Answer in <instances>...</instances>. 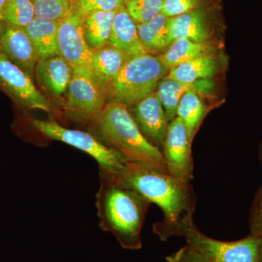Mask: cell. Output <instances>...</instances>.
Wrapping results in <instances>:
<instances>
[{
  "label": "cell",
  "instance_id": "29",
  "mask_svg": "<svg viewBox=\"0 0 262 262\" xmlns=\"http://www.w3.org/2000/svg\"><path fill=\"white\" fill-rule=\"evenodd\" d=\"M196 5L198 0H163L161 13L173 18L192 11Z\"/></svg>",
  "mask_w": 262,
  "mask_h": 262
},
{
  "label": "cell",
  "instance_id": "30",
  "mask_svg": "<svg viewBox=\"0 0 262 262\" xmlns=\"http://www.w3.org/2000/svg\"><path fill=\"white\" fill-rule=\"evenodd\" d=\"M167 262H212L188 245L166 258Z\"/></svg>",
  "mask_w": 262,
  "mask_h": 262
},
{
  "label": "cell",
  "instance_id": "31",
  "mask_svg": "<svg viewBox=\"0 0 262 262\" xmlns=\"http://www.w3.org/2000/svg\"><path fill=\"white\" fill-rule=\"evenodd\" d=\"M6 2L7 0H0V15H1L2 11H3V8H4Z\"/></svg>",
  "mask_w": 262,
  "mask_h": 262
},
{
  "label": "cell",
  "instance_id": "3",
  "mask_svg": "<svg viewBox=\"0 0 262 262\" xmlns=\"http://www.w3.org/2000/svg\"><path fill=\"white\" fill-rule=\"evenodd\" d=\"M89 117L95 136L127 162L168 173L163 153L141 134L127 105L111 101Z\"/></svg>",
  "mask_w": 262,
  "mask_h": 262
},
{
  "label": "cell",
  "instance_id": "24",
  "mask_svg": "<svg viewBox=\"0 0 262 262\" xmlns=\"http://www.w3.org/2000/svg\"><path fill=\"white\" fill-rule=\"evenodd\" d=\"M35 17L32 0H7L0 15V21L24 29Z\"/></svg>",
  "mask_w": 262,
  "mask_h": 262
},
{
  "label": "cell",
  "instance_id": "27",
  "mask_svg": "<svg viewBox=\"0 0 262 262\" xmlns=\"http://www.w3.org/2000/svg\"><path fill=\"white\" fill-rule=\"evenodd\" d=\"M124 5V0H78L75 10L84 18L94 12H116Z\"/></svg>",
  "mask_w": 262,
  "mask_h": 262
},
{
  "label": "cell",
  "instance_id": "1",
  "mask_svg": "<svg viewBox=\"0 0 262 262\" xmlns=\"http://www.w3.org/2000/svg\"><path fill=\"white\" fill-rule=\"evenodd\" d=\"M116 173L125 184L161 208L163 220L153 227L160 239L165 241L179 236L182 222L193 216L195 208L191 184L179 182L163 170L128 162Z\"/></svg>",
  "mask_w": 262,
  "mask_h": 262
},
{
  "label": "cell",
  "instance_id": "25",
  "mask_svg": "<svg viewBox=\"0 0 262 262\" xmlns=\"http://www.w3.org/2000/svg\"><path fill=\"white\" fill-rule=\"evenodd\" d=\"M163 0H124L127 13L136 24L146 23L161 13Z\"/></svg>",
  "mask_w": 262,
  "mask_h": 262
},
{
  "label": "cell",
  "instance_id": "2",
  "mask_svg": "<svg viewBox=\"0 0 262 262\" xmlns=\"http://www.w3.org/2000/svg\"><path fill=\"white\" fill-rule=\"evenodd\" d=\"M96 194L99 226L125 249H141V232L150 201L122 182L116 173L99 168Z\"/></svg>",
  "mask_w": 262,
  "mask_h": 262
},
{
  "label": "cell",
  "instance_id": "13",
  "mask_svg": "<svg viewBox=\"0 0 262 262\" xmlns=\"http://www.w3.org/2000/svg\"><path fill=\"white\" fill-rule=\"evenodd\" d=\"M73 70L60 55L39 59L34 70L38 82L55 97H61L68 89Z\"/></svg>",
  "mask_w": 262,
  "mask_h": 262
},
{
  "label": "cell",
  "instance_id": "11",
  "mask_svg": "<svg viewBox=\"0 0 262 262\" xmlns=\"http://www.w3.org/2000/svg\"><path fill=\"white\" fill-rule=\"evenodd\" d=\"M131 115L141 134L162 151L170 122L156 93L136 103Z\"/></svg>",
  "mask_w": 262,
  "mask_h": 262
},
{
  "label": "cell",
  "instance_id": "26",
  "mask_svg": "<svg viewBox=\"0 0 262 262\" xmlns=\"http://www.w3.org/2000/svg\"><path fill=\"white\" fill-rule=\"evenodd\" d=\"M37 18L61 21L72 10L70 0H32Z\"/></svg>",
  "mask_w": 262,
  "mask_h": 262
},
{
  "label": "cell",
  "instance_id": "12",
  "mask_svg": "<svg viewBox=\"0 0 262 262\" xmlns=\"http://www.w3.org/2000/svg\"><path fill=\"white\" fill-rule=\"evenodd\" d=\"M0 52L34 78L39 58L24 29L5 24L0 30Z\"/></svg>",
  "mask_w": 262,
  "mask_h": 262
},
{
  "label": "cell",
  "instance_id": "33",
  "mask_svg": "<svg viewBox=\"0 0 262 262\" xmlns=\"http://www.w3.org/2000/svg\"><path fill=\"white\" fill-rule=\"evenodd\" d=\"M258 158H259L260 162H261V164L262 165V143L261 145H260L259 147V154H258Z\"/></svg>",
  "mask_w": 262,
  "mask_h": 262
},
{
  "label": "cell",
  "instance_id": "28",
  "mask_svg": "<svg viewBox=\"0 0 262 262\" xmlns=\"http://www.w3.org/2000/svg\"><path fill=\"white\" fill-rule=\"evenodd\" d=\"M249 225L251 235L262 241V185L253 200L250 211Z\"/></svg>",
  "mask_w": 262,
  "mask_h": 262
},
{
  "label": "cell",
  "instance_id": "21",
  "mask_svg": "<svg viewBox=\"0 0 262 262\" xmlns=\"http://www.w3.org/2000/svg\"><path fill=\"white\" fill-rule=\"evenodd\" d=\"M206 42H195L187 39L173 41L168 49L160 55L162 61L169 69L207 55Z\"/></svg>",
  "mask_w": 262,
  "mask_h": 262
},
{
  "label": "cell",
  "instance_id": "19",
  "mask_svg": "<svg viewBox=\"0 0 262 262\" xmlns=\"http://www.w3.org/2000/svg\"><path fill=\"white\" fill-rule=\"evenodd\" d=\"M116 12H94L83 18L84 38L93 51L108 45Z\"/></svg>",
  "mask_w": 262,
  "mask_h": 262
},
{
  "label": "cell",
  "instance_id": "23",
  "mask_svg": "<svg viewBox=\"0 0 262 262\" xmlns=\"http://www.w3.org/2000/svg\"><path fill=\"white\" fill-rule=\"evenodd\" d=\"M156 94L163 105L169 122L177 117V108L183 95L189 90L195 92V84H184L172 80L168 77H164L158 84Z\"/></svg>",
  "mask_w": 262,
  "mask_h": 262
},
{
  "label": "cell",
  "instance_id": "18",
  "mask_svg": "<svg viewBox=\"0 0 262 262\" xmlns=\"http://www.w3.org/2000/svg\"><path fill=\"white\" fill-rule=\"evenodd\" d=\"M169 31L172 42L187 39L195 42H206L210 36L204 15L199 11H191L169 18Z\"/></svg>",
  "mask_w": 262,
  "mask_h": 262
},
{
  "label": "cell",
  "instance_id": "4",
  "mask_svg": "<svg viewBox=\"0 0 262 262\" xmlns=\"http://www.w3.org/2000/svg\"><path fill=\"white\" fill-rule=\"evenodd\" d=\"M168 71L160 56L145 53L129 58L110 90L112 101L135 105L154 92Z\"/></svg>",
  "mask_w": 262,
  "mask_h": 262
},
{
  "label": "cell",
  "instance_id": "15",
  "mask_svg": "<svg viewBox=\"0 0 262 262\" xmlns=\"http://www.w3.org/2000/svg\"><path fill=\"white\" fill-rule=\"evenodd\" d=\"M108 44L123 52L129 58L147 53L139 39L136 24L124 5L115 13Z\"/></svg>",
  "mask_w": 262,
  "mask_h": 262
},
{
  "label": "cell",
  "instance_id": "6",
  "mask_svg": "<svg viewBox=\"0 0 262 262\" xmlns=\"http://www.w3.org/2000/svg\"><path fill=\"white\" fill-rule=\"evenodd\" d=\"M29 122L42 135L87 153L97 161L100 169L111 173H119L127 163L121 155L110 149L90 133L67 128L55 121L31 119Z\"/></svg>",
  "mask_w": 262,
  "mask_h": 262
},
{
  "label": "cell",
  "instance_id": "5",
  "mask_svg": "<svg viewBox=\"0 0 262 262\" xmlns=\"http://www.w3.org/2000/svg\"><path fill=\"white\" fill-rule=\"evenodd\" d=\"M179 236L212 262H259L262 241L251 234L233 242L217 241L201 232L191 216L182 222Z\"/></svg>",
  "mask_w": 262,
  "mask_h": 262
},
{
  "label": "cell",
  "instance_id": "16",
  "mask_svg": "<svg viewBox=\"0 0 262 262\" xmlns=\"http://www.w3.org/2000/svg\"><path fill=\"white\" fill-rule=\"evenodd\" d=\"M59 22L35 17L24 27L39 59L60 55L58 44Z\"/></svg>",
  "mask_w": 262,
  "mask_h": 262
},
{
  "label": "cell",
  "instance_id": "20",
  "mask_svg": "<svg viewBox=\"0 0 262 262\" xmlns=\"http://www.w3.org/2000/svg\"><path fill=\"white\" fill-rule=\"evenodd\" d=\"M215 71V60L206 55L170 69L167 77L182 83L190 84L203 79L211 78Z\"/></svg>",
  "mask_w": 262,
  "mask_h": 262
},
{
  "label": "cell",
  "instance_id": "14",
  "mask_svg": "<svg viewBox=\"0 0 262 262\" xmlns=\"http://www.w3.org/2000/svg\"><path fill=\"white\" fill-rule=\"evenodd\" d=\"M93 52V77L106 94H110L114 82L130 58L123 52L108 44Z\"/></svg>",
  "mask_w": 262,
  "mask_h": 262
},
{
  "label": "cell",
  "instance_id": "9",
  "mask_svg": "<svg viewBox=\"0 0 262 262\" xmlns=\"http://www.w3.org/2000/svg\"><path fill=\"white\" fill-rule=\"evenodd\" d=\"M0 84L24 106L51 111V103L34 85L33 79L0 52Z\"/></svg>",
  "mask_w": 262,
  "mask_h": 262
},
{
  "label": "cell",
  "instance_id": "22",
  "mask_svg": "<svg viewBox=\"0 0 262 262\" xmlns=\"http://www.w3.org/2000/svg\"><path fill=\"white\" fill-rule=\"evenodd\" d=\"M206 111L204 103L193 90H189L183 95L177 108V117L182 120L187 127L189 137L192 140L204 117Z\"/></svg>",
  "mask_w": 262,
  "mask_h": 262
},
{
  "label": "cell",
  "instance_id": "10",
  "mask_svg": "<svg viewBox=\"0 0 262 262\" xmlns=\"http://www.w3.org/2000/svg\"><path fill=\"white\" fill-rule=\"evenodd\" d=\"M106 93L93 77L73 72L67 89L69 110L82 116H93L106 106Z\"/></svg>",
  "mask_w": 262,
  "mask_h": 262
},
{
  "label": "cell",
  "instance_id": "32",
  "mask_svg": "<svg viewBox=\"0 0 262 262\" xmlns=\"http://www.w3.org/2000/svg\"><path fill=\"white\" fill-rule=\"evenodd\" d=\"M77 1H78V0H70L72 8H75L76 5H77Z\"/></svg>",
  "mask_w": 262,
  "mask_h": 262
},
{
  "label": "cell",
  "instance_id": "7",
  "mask_svg": "<svg viewBox=\"0 0 262 262\" xmlns=\"http://www.w3.org/2000/svg\"><path fill=\"white\" fill-rule=\"evenodd\" d=\"M58 44L60 56L72 67L73 72L93 77L94 52L84 38L83 18L75 8H72L70 13L59 22Z\"/></svg>",
  "mask_w": 262,
  "mask_h": 262
},
{
  "label": "cell",
  "instance_id": "34",
  "mask_svg": "<svg viewBox=\"0 0 262 262\" xmlns=\"http://www.w3.org/2000/svg\"><path fill=\"white\" fill-rule=\"evenodd\" d=\"M259 262H262V245L261 247V251H260Z\"/></svg>",
  "mask_w": 262,
  "mask_h": 262
},
{
  "label": "cell",
  "instance_id": "8",
  "mask_svg": "<svg viewBox=\"0 0 262 262\" xmlns=\"http://www.w3.org/2000/svg\"><path fill=\"white\" fill-rule=\"evenodd\" d=\"M192 141L187 127L176 117L169 124L162 153L169 174L187 184H191L193 180Z\"/></svg>",
  "mask_w": 262,
  "mask_h": 262
},
{
  "label": "cell",
  "instance_id": "17",
  "mask_svg": "<svg viewBox=\"0 0 262 262\" xmlns=\"http://www.w3.org/2000/svg\"><path fill=\"white\" fill-rule=\"evenodd\" d=\"M169 18L160 13L146 23L136 24L139 39L146 53L151 55L163 53L171 44Z\"/></svg>",
  "mask_w": 262,
  "mask_h": 262
}]
</instances>
